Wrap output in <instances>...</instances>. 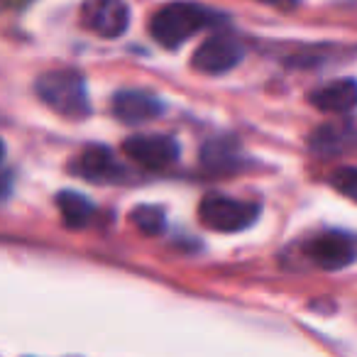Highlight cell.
Here are the masks:
<instances>
[{
    "label": "cell",
    "instance_id": "5",
    "mask_svg": "<svg viewBox=\"0 0 357 357\" xmlns=\"http://www.w3.org/2000/svg\"><path fill=\"white\" fill-rule=\"evenodd\" d=\"M123 149L132 162L152 172L172 167L178 159V142L172 135H132L125 139Z\"/></svg>",
    "mask_w": 357,
    "mask_h": 357
},
{
    "label": "cell",
    "instance_id": "10",
    "mask_svg": "<svg viewBox=\"0 0 357 357\" xmlns=\"http://www.w3.org/2000/svg\"><path fill=\"white\" fill-rule=\"evenodd\" d=\"M311 100L323 113H350L357 108V81L355 79H337L321 86L311 93Z\"/></svg>",
    "mask_w": 357,
    "mask_h": 357
},
{
    "label": "cell",
    "instance_id": "9",
    "mask_svg": "<svg viewBox=\"0 0 357 357\" xmlns=\"http://www.w3.org/2000/svg\"><path fill=\"white\" fill-rule=\"evenodd\" d=\"M74 169L79 172V176L89 178V181H98V184L118 181L123 176V169L115 162L113 152L108 147H86L76 157Z\"/></svg>",
    "mask_w": 357,
    "mask_h": 357
},
{
    "label": "cell",
    "instance_id": "12",
    "mask_svg": "<svg viewBox=\"0 0 357 357\" xmlns=\"http://www.w3.org/2000/svg\"><path fill=\"white\" fill-rule=\"evenodd\" d=\"M238 147L230 139H213L204 147L201 152V162L206 169L211 172H225V169H235L238 167Z\"/></svg>",
    "mask_w": 357,
    "mask_h": 357
},
{
    "label": "cell",
    "instance_id": "15",
    "mask_svg": "<svg viewBox=\"0 0 357 357\" xmlns=\"http://www.w3.org/2000/svg\"><path fill=\"white\" fill-rule=\"evenodd\" d=\"M257 3L274 8V10H294L298 6V0H257Z\"/></svg>",
    "mask_w": 357,
    "mask_h": 357
},
{
    "label": "cell",
    "instance_id": "1",
    "mask_svg": "<svg viewBox=\"0 0 357 357\" xmlns=\"http://www.w3.org/2000/svg\"><path fill=\"white\" fill-rule=\"evenodd\" d=\"M213 22L215 13L206 10L204 6H196V3L178 0V3H167L154 13L152 20H149V35L164 50H176L191 35L213 25Z\"/></svg>",
    "mask_w": 357,
    "mask_h": 357
},
{
    "label": "cell",
    "instance_id": "11",
    "mask_svg": "<svg viewBox=\"0 0 357 357\" xmlns=\"http://www.w3.org/2000/svg\"><path fill=\"white\" fill-rule=\"evenodd\" d=\"M56 208H59L66 228H86L96 213L93 204L84 194H79V191H61V194H56Z\"/></svg>",
    "mask_w": 357,
    "mask_h": 357
},
{
    "label": "cell",
    "instance_id": "7",
    "mask_svg": "<svg viewBox=\"0 0 357 357\" xmlns=\"http://www.w3.org/2000/svg\"><path fill=\"white\" fill-rule=\"evenodd\" d=\"M308 257L313 259L316 267L335 272V269H342L355 262V240L345 233H323L308 243Z\"/></svg>",
    "mask_w": 357,
    "mask_h": 357
},
{
    "label": "cell",
    "instance_id": "8",
    "mask_svg": "<svg viewBox=\"0 0 357 357\" xmlns=\"http://www.w3.org/2000/svg\"><path fill=\"white\" fill-rule=\"evenodd\" d=\"M113 115L125 125H139L154 120L162 113V100L147 91H120L113 96Z\"/></svg>",
    "mask_w": 357,
    "mask_h": 357
},
{
    "label": "cell",
    "instance_id": "3",
    "mask_svg": "<svg viewBox=\"0 0 357 357\" xmlns=\"http://www.w3.org/2000/svg\"><path fill=\"white\" fill-rule=\"evenodd\" d=\"M199 218L211 230L238 233V230L250 228L259 218V206L252 201L230 199L223 194H208L199 206Z\"/></svg>",
    "mask_w": 357,
    "mask_h": 357
},
{
    "label": "cell",
    "instance_id": "16",
    "mask_svg": "<svg viewBox=\"0 0 357 357\" xmlns=\"http://www.w3.org/2000/svg\"><path fill=\"white\" fill-rule=\"evenodd\" d=\"M3 157H6V144H3V139H0V162H3Z\"/></svg>",
    "mask_w": 357,
    "mask_h": 357
},
{
    "label": "cell",
    "instance_id": "13",
    "mask_svg": "<svg viewBox=\"0 0 357 357\" xmlns=\"http://www.w3.org/2000/svg\"><path fill=\"white\" fill-rule=\"evenodd\" d=\"M130 220L147 235H159L164 230V223H167L164 211L157 208V206H137V208L130 213Z\"/></svg>",
    "mask_w": 357,
    "mask_h": 357
},
{
    "label": "cell",
    "instance_id": "4",
    "mask_svg": "<svg viewBox=\"0 0 357 357\" xmlns=\"http://www.w3.org/2000/svg\"><path fill=\"white\" fill-rule=\"evenodd\" d=\"M81 22L93 35L103 37V40H115L128 30L130 8L125 0H84Z\"/></svg>",
    "mask_w": 357,
    "mask_h": 357
},
{
    "label": "cell",
    "instance_id": "6",
    "mask_svg": "<svg viewBox=\"0 0 357 357\" xmlns=\"http://www.w3.org/2000/svg\"><path fill=\"white\" fill-rule=\"evenodd\" d=\"M240 61H243V47L228 35L208 37L194 54V66L204 74H225Z\"/></svg>",
    "mask_w": 357,
    "mask_h": 357
},
{
    "label": "cell",
    "instance_id": "14",
    "mask_svg": "<svg viewBox=\"0 0 357 357\" xmlns=\"http://www.w3.org/2000/svg\"><path fill=\"white\" fill-rule=\"evenodd\" d=\"M331 186L335 191H340L345 199L357 204V167H340L333 172Z\"/></svg>",
    "mask_w": 357,
    "mask_h": 357
},
{
    "label": "cell",
    "instance_id": "2",
    "mask_svg": "<svg viewBox=\"0 0 357 357\" xmlns=\"http://www.w3.org/2000/svg\"><path fill=\"white\" fill-rule=\"evenodd\" d=\"M35 91L40 100L56 115L69 120H84L91 113L89 91H86L84 74L74 69L47 71L37 79Z\"/></svg>",
    "mask_w": 357,
    "mask_h": 357
}]
</instances>
